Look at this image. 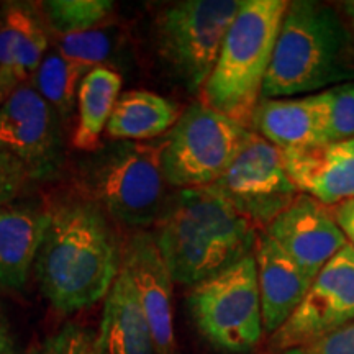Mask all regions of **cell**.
Masks as SVG:
<instances>
[{
    "label": "cell",
    "mask_w": 354,
    "mask_h": 354,
    "mask_svg": "<svg viewBox=\"0 0 354 354\" xmlns=\"http://www.w3.org/2000/svg\"><path fill=\"white\" fill-rule=\"evenodd\" d=\"M48 30L30 3L10 2L0 12V94L3 100L32 81L48 53Z\"/></svg>",
    "instance_id": "cell-15"
},
{
    "label": "cell",
    "mask_w": 354,
    "mask_h": 354,
    "mask_svg": "<svg viewBox=\"0 0 354 354\" xmlns=\"http://www.w3.org/2000/svg\"><path fill=\"white\" fill-rule=\"evenodd\" d=\"M123 245L99 203L68 197L44 210L33 271L53 307L74 313L107 297L122 269Z\"/></svg>",
    "instance_id": "cell-1"
},
{
    "label": "cell",
    "mask_w": 354,
    "mask_h": 354,
    "mask_svg": "<svg viewBox=\"0 0 354 354\" xmlns=\"http://www.w3.org/2000/svg\"><path fill=\"white\" fill-rule=\"evenodd\" d=\"M282 158L300 194L326 207L354 197V140L318 143L282 153Z\"/></svg>",
    "instance_id": "cell-14"
},
{
    "label": "cell",
    "mask_w": 354,
    "mask_h": 354,
    "mask_svg": "<svg viewBox=\"0 0 354 354\" xmlns=\"http://www.w3.org/2000/svg\"><path fill=\"white\" fill-rule=\"evenodd\" d=\"M287 0H241L201 100L250 128L271 66Z\"/></svg>",
    "instance_id": "cell-4"
},
{
    "label": "cell",
    "mask_w": 354,
    "mask_h": 354,
    "mask_svg": "<svg viewBox=\"0 0 354 354\" xmlns=\"http://www.w3.org/2000/svg\"><path fill=\"white\" fill-rule=\"evenodd\" d=\"M333 6L338 8V12L342 13L344 21H346L354 35V0H343V2H336Z\"/></svg>",
    "instance_id": "cell-31"
},
{
    "label": "cell",
    "mask_w": 354,
    "mask_h": 354,
    "mask_svg": "<svg viewBox=\"0 0 354 354\" xmlns=\"http://www.w3.org/2000/svg\"><path fill=\"white\" fill-rule=\"evenodd\" d=\"M323 143L354 140V82L318 92Z\"/></svg>",
    "instance_id": "cell-25"
},
{
    "label": "cell",
    "mask_w": 354,
    "mask_h": 354,
    "mask_svg": "<svg viewBox=\"0 0 354 354\" xmlns=\"http://www.w3.org/2000/svg\"><path fill=\"white\" fill-rule=\"evenodd\" d=\"M250 128L282 153L323 143L318 95L261 99Z\"/></svg>",
    "instance_id": "cell-17"
},
{
    "label": "cell",
    "mask_w": 354,
    "mask_h": 354,
    "mask_svg": "<svg viewBox=\"0 0 354 354\" xmlns=\"http://www.w3.org/2000/svg\"><path fill=\"white\" fill-rule=\"evenodd\" d=\"M354 322V250L336 253L313 279L294 315L271 335L269 354L312 342Z\"/></svg>",
    "instance_id": "cell-11"
},
{
    "label": "cell",
    "mask_w": 354,
    "mask_h": 354,
    "mask_svg": "<svg viewBox=\"0 0 354 354\" xmlns=\"http://www.w3.org/2000/svg\"><path fill=\"white\" fill-rule=\"evenodd\" d=\"M0 354H17L15 338H13L8 320L0 313Z\"/></svg>",
    "instance_id": "cell-30"
},
{
    "label": "cell",
    "mask_w": 354,
    "mask_h": 354,
    "mask_svg": "<svg viewBox=\"0 0 354 354\" xmlns=\"http://www.w3.org/2000/svg\"><path fill=\"white\" fill-rule=\"evenodd\" d=\"M55 50L87 74L99 66H107V59L117 50V33L99 26L88 32L64 35L57 39Z\"/></svg>",
    "instance_id": "cell-24"
},
{
    "label": "cell",
    "mask_w": 354,
    "mask_h": 354,
    "mask_svg": "<svg viewBox=\"0 0 354 354\" xmlns=\"http://www.w3.org/2000/svg\"><path fill=\"white\" fill-rule=\"evenodd\" d=\"M151 233L172 281L194 287L253 254L259 232L209 185L167 198Z\"/></svg>",
    "instance_id": "cell-2"
},
{
    "label": "cell",
    "mask_w": 354,
    "mask_h": 354,
    "mask_svg": "<svg viewBox=\"0 0 354 354\" xmlns=\"http://www.w3.org/2000/svg\"><path fill=\"white\" fill-rule=\"evenodd\" d=\"M44 210L0 207V290H20L33 271L43 233Z\"/></svg>",
    "instance_id": "cell-19"
},
{
    "label": "cell",
    "mask_w": 354,
    "mask_h": 354,
    "mask_svg": "<svg viewBox=\"0 0 354 354\" xmlns=\"http://www.w3.org/2000/svg\"><path fill=\"white\" fill-rule=\"evenodd\" d=\"M354 82V35L333 3L287 2L261 99L313 95Z\"/></svg>",
    "instance_id": "cell-3"
},
{
    "label": "cell",
    "mask_w": 354,
    "mask_h": 354,
    "mask_svg": "<svg viewBox=\"0 0 354 354\" xmlns=\"http://www.w3.org/2000/svg\"><path fill=\"white\" fill-rule=\"evenodd\" d=\"M97 338L100 354H158L135 287L122 269L105 297Z\"/></svg>",
    "instance_id": "cell-18"
},
{
    "label": "cell",
    "mask_w": 354,
    "mask_h": 354,
    "mask_svg": "<svg viewBox=\"0 0 354 354\" xmlns=\"http://www.w3.org/2000/svg\"><path fill=\"white\" fill-rule=\"evenodd\" d=\"M179 117L174 100L149 91H128L118 97L105 131L113 141H146L169 131Z\"/></svg>",
    "instance_id": "cell-20"
},
{
    "label": "cell",
    "mask_w": 354,
    "mask_h": 354,
    "mask_svg": "<svg viewBox=\"0 0 354 354\" xmlns=\"http://www.w3.org/2000/svg\"><path fill=\"white\" fill-rule=\"evenodd\" d=\"M122 76L110 66H99L87 73L77 92V125L73 146L79 151L95 153L102 148L100 136L120 97Z\"/></svg>",
    "instance_id": "cell-21"
},
{
    "label": "cell",
    "mask_w": 354,
    "mask_h": 354,
    "mask_svg": "<svg viewBox=\"0 0 354 354\" xmlns=\"http://www.w3.org/2000/svg\"><path fill=\"white\" fill-rule=\"evenodd\" d=\"M86 73L64 59L56 50L44 55L37 74L32 77L33 86L43 99L56 110L61 123L68 125L73 118L79 86Z\"/></svg>",
    "instance_id": "cell-22"
},
{
    "label": "cell",
    "mask_w": 354,
    "mask_h": 354,
    "mask_svg": "<svg viewBox=\"0 0 354 354\" xmlns=\"http://www.w3.org/2000/svg\"><path fill=\"white\" fill-rule=\"evenodd\" d=\"M122 271L135 287L158 354H177L172 276L151 232H136L123 245Z\"/></svg>",
    "instance_id": "cell-13"
},
{
    "label": "cell",
    "mask_w": 354,
    "mask_h": 354,
    "mask_svg": "<svg viewBox=\"0 0 354 354\" xmlns=\"http://www.w3.org/2000/svg\"><path fill=\"white\" fill-rule=\"evenodd\" d=\"M240 7L241 0H179L154 15L159 61L190 94H201Z\"/></svg>",
    "instance_id": "cell-6"
},
{
    "label": "cell",
    "mask_w": 354,
    "mask_h": 354,
    "mask_svg": "<svg viewBox=\"0 0 354 354\" xmlns=\"http://www.w3.org/2000/svg\"><path fill=\"white\" fill-rule=\"evenodd\" d=\"M251 128L216 112L202 100L180 112L162 140L161 167L177 189L215 184L250 141Z\"/></svg>",
    "instance_id": "cell-8"
},
{
    "label": "cell",
    "mask_w": 354,
    "mask_h": 354,
    "mask_svg": "<svg viewBox=\"0 0 354 354\" xmlns=\"http://www.w3.org/2000/svg\"><path fill=\"white\" fill-rule=\"evenodd\" d=\"M161 149L162 140L113 141L102 146L84 167L88 198L125 227L140 232L151 227L167 202Z\"/></svg>",
    "instance_id": "cell-5"
},
{
    "label": "cell",
    "mask_w": 354,
    "mask_h": 354,
    "mask_svg": "<svg viewBox=\"0 0 354 354\" xmlns=\"http://www.w3.org/2000/svg\"><path fill=\"white\" fill-rule=\"evenodd\" d=\"M331 215L346 238V243L354 250V197L330 207Z\"/></svg>",
    "instance_id": "cell-29"
},
{
    "label": "cell",
    "mask_w": 354,
    "mask_h": 354,
    "mask_svg": "<svg viewBox=\"0 0 354 354\" xmlns=\"http://www.w3.org/2000/svg\"><path fill=\"white\" fill-rule=\"evenodd\" d=\"M0 151L17 159L32 180L51 179L63 162V123L32 81L0 105Z\"/></svg>",
    "instance_id": "cell-10"
},
{
    "label": "cell",
    "mask_w": 354,
    "mask_h": 354,
    "mask_svg": "<svg viewBox=\"0 0 354 354\" xmlns=\"http://www.w3.org/2000/svg\"><path fill=\"white\" fill-rule=\"evenodd\" d=\"M274 354H354V322L312 342L287 348Z\"/></svg>",
    "instance_id": "cell-27"
},
{
    "label": "cell",
    "mask_w": 354,
    "mask_h": 354,
    "mask_svg": "<svg viewBox=\"0 0 354 354\" xmlns=\"http://www.w3.org/2000/svg\"><path fill=\"white\" fill-rule=\"evenodd\" d=\"M254 259L264 333L272 335L294 315L313 281L264 232L258 233Z\"/></svg>",
    "instance_id": "cell-16"
},
{
    "label": "cell",
    "mask_w": 354,
    "mask_h": 354,
    "mask_svg": "<svg viewBox=\"0 0 354 354\" xmlns=\"http://www.w3.org/2000/svg\"><path fill=\"white\" fill-rule=\"evenodd\" d=\"M187 305L202 338L225 354H251L264 335L254 253L197 286Z\"/></svg>",
    "instance_id": "cell-7"
},
{
    "label": "cell",
    "mask_w": 354,
    "mask_h": 354,
    "mask_svg": "<svg viewBox=\"0 0 354 354\" xmlns=\"http://www.w3.org/2000/svg\"><path fill=\"white\" fill-rule=\"evenodd\" d=\"M30 176L10 154L0 151V207L10 205L24 192Z\"/></svg>",
    "instance_id": "cell-28"
},
{
    "label": "cell",
    "mask_w": 354,
    "mask_h": 354,
    "mask_svg": "<svg viewBox=\"0 0 354 354\" xmlns=\"http://www.w3.org/2000/svg\"><path fill=\"white\" fill-rule=\"evenodd\" d=\"M110 0H46L39 3L44 24L61 37L99 28L112 15Z\"/></svg>",
    "instance_id": "cell-23"
},
{
    "label": "cell",
    "mask_w": 354,
    "mask_h": 354,
    "mask_svg": "<svg viewBox=\"0 0 354 354\" xmlns=\"http://www.w3.org/2000/svg\"><path fill=\"white\" fill-rule=\"evenodd\" d=\"M212 187L258 232L266 230L300 194L286 169L282 151L254 131Z\"/></svg>",
    "instance_id": "cell-9"
},
{
    "label": "cell",
    "mask_w": 354,
    "mask_h": 354,
    "mask_svg": "<svg viewBox=\"0 0 354 354\" xmlns=\"http://www.w3.org/2000/svg\"><path fill=\"white\" fill-rule=\"evenodd\" d=\"M263 232L312 279L348 245L330 207L299 194Z\"/></svg>",
    "instance_id": "cell-12"
},
{
    "label": "cell",
    "mask_w": 354,
    "mask_h": 354,
    "mask_svg": "<svg viewBox=\"0 0 354 354\" xmlns=\"http://www.w3.org/2000/svg\"><path fill=\"white\" fill-rule=\"evenodd\" d=\"M2 102H3V95L0 94V105H2Z\"/></svg>",
    "instance_id": "cell-32"
},
{
    "label": "cell",
    "mask_w": 354,
    "mask_h": 354,
    "mask_svg": "<svg viewBox=\"0 0 354 354\" xmlns=\"http://www.w3.org/2000/svg\"><path fill=\"white\" fill-rule=\"evenodd\" d=\"M30 354H100L95 331L77 323H66L43 339Z\"/></svg>",
    "instance_id": "cell-26"
}]
</instances>
